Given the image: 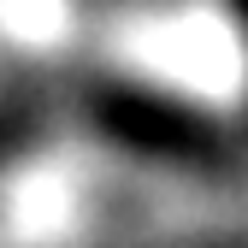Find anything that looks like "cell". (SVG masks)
<instances>
[{
	"label": "cell",
	"instance_id": "obj_1",
	"mask_svg": "<svg viewBox=\"0 0 248 248\" xmlns=\"http://www.w3.org/2000/svg\"><path fill=\"white\" fill-rule=\"evenodd\" d=\"M101 124L118 142H130V148L177 154V160H207V154L219 148V136H213L195 112L166 107V101H148V95H107L101 101Z\"/></svg>",
	"mask_w": 248,
	"mask_h": 248
}]
</instances>
